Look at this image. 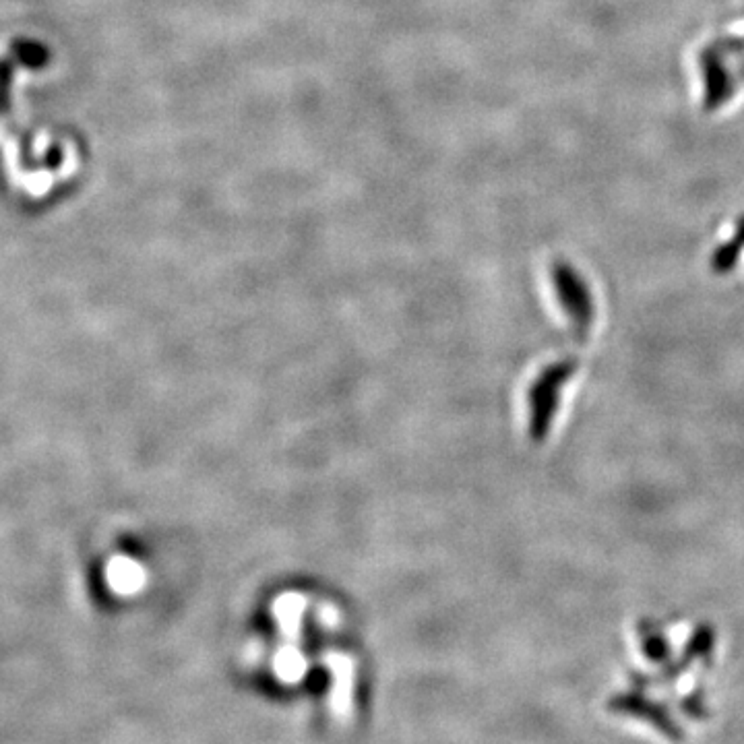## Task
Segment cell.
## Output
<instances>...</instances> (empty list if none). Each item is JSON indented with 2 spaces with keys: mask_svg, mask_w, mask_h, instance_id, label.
<instances>
[{
  "mask_svg": "<svg viewBox=\"0 0 744 744\" xmlns=\"http://www.w3.org/2000/svg\"><path fill=\"white\" fill-rule=\"evenodd\" d=\"M645 627V625H643ZM647 631V639L643 637V643H647V651H649V654L651 656H654V658H660V656H666V643H664V639L660 637V635H656L654 631H651V627H645ZM643 631V629H641Z\"/></svg>",
  "mask_w": 744,
  "mask_h": 744,
  "instance_id": "cell-3",
  "label": "cell"
},
{
  "mask_svg": "<svg viewBox=\"0 0 744 744\" xmlns=\"http://www.w3.org/2000/svg\"><path fill=\"white\" fill-rule=\"evenodd\" d=\"M554 288L558 294V300L565 306L571 321L585 329L594 321V302L589 296V290L583 282V277L569 265V263H556L554 271Z\"/></svg>",
  "mask_w": 744,
  "mask_h": 744,
  "instance_id": "cell-2",
  "label": "cell"
},
{
  "mask_svg": "<svg viewBox=\"0 0 744 744\" xmlns=\"http://www.w3.org/2000/svg\"><path fill=\"white\" fill-rule=\"evenodd\" d=\"M577 370L575 360H565V362H556L550 368L542 372V377L536 381L532 389V437L534 439H544L548 434L550 422L556 412V403H558V389H561L573 372Z\"/></svg>",
  "mask_w": 744,
  "mask_h": 744,
  "instance_id": "cell-1",
  "label": "cell"
}]
</instances>
